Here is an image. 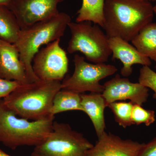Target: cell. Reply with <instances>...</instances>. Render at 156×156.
<instances>
[{
  "label": "cell",
  "mask_w": 156,
  "mask_h": 156,
  "mask_svg": "<svg viewBox=\"0 0 156 156\" xmlns=\"http://www.w3.org/2000/svg\"><path fill=\"white\" fill-rule=\"evenodd\" d=\"M71 37L68 45V53H83L88 61L105 63L112 54L109 38L97 24L90 21L71 22L68 24Z\"/></svg>",
  "instance_id": "5b68a950"
},
{
  "label": "cell",
  "mask_w": 156,
  "mask_h": 156,
  "mask_svg": "<svg viewBox=\"0 0 156 156\" xmlns=\"http://www.w3.org/2000/svg\"><path fill=\"white\" fill-rule=\"evenodd\" d=\"M62 89L60 81L39 80L21 85L2 101L17 116L37 121L53 116L50 109L54 96Z\"/></svg>",
  "instance_id": "7a4b0ae2"
},
{
  "label": "cell",
  "mask_w": 156,
  "mask_h": 156,
  "mask_svg": "<svg viewBox=\"0 0 156 156\" xmlns=\"http://www.w3.org/2000/svg\"><path fill=\"white\" fill-rule=\"evenodd\" d=\"M60 39L46 45L34 57L33 69L41 80L60 81L68 70L66 52L60 47Z\"/></svg>",
  "instance_id": "ba28073f"
},
{
  "label": "cell",
  "mask_w": 156,
  "mask_h": 156,
  "mask_svg": "<svg viewBox=\"0 0 156 156\" xmlns=\"http://www.w3.org/2000/svg\"><path fill=\"white\" fill-rule=\"evenodd\" d=\"M146 1H149V2H150V1H155V0H146Z\"/></svg>",
  "instance_id": "4316f807"
},
{
  "label": "cell",
  "mask_w": 156,
  "mask_h": 156,
  "mask_svg": "<svg viewBox=\"0 0 156 156\" xmlns=\"http://www.w3.org/2000/svg\"><path fill=\"white\" fill-rule=\"evenodd\" d=\"M73 110L83 112L80 93L61 89L54 96L50 115L54 116L59 113Z\"/></svg>",
  "instance_id": "e0dca14e"
},
{
  "label": "cell",
  "mask_w": 156,
  "mask_h": 156,
  "mask_svg": "<svg viewBox=\"0 0 156 156\" xmlns=\"http://www.w3.org/2000/svg\"><path fill=\"white\" fill-rule=\"evenodd\" d=\"M144 144L105 131L86 156H137Z\"/></svg>",
  "instance_id": "8fae6325"
},
{
  "label": "cell",
  "mask_w": 156,
  "mask_h": 156,
  "mask_svg": "<svg viewBox=\"0 0 156 156\" xmlns=\"http://www.w3.org/2000/svg\"><path fill=\"white\" fill-rule=\"evenodd\" d=\"M134 104L131 101H115L108 106L114 115L115 121L120 126L126 128L133 125L131 115Z\"/></svg>",
  "instance_id": "d6986e66"
},
{
  "label": "cell",
  "mask_w": 156,
  "mask_h": 156,
  "mask_svg": "<svg viewBox=\"0 0 156 156\" xmlns=\"http://www.w3.org/2000/svg\"><path fill=\"white\" fill-rule=\"evenodd\" d=\"M12 0H0V5L8 7Z\"/></svg>",
  "instance_id": "cb8c5ba5"
},
{
  "label": "cell",
  "mask_w": 156,
  "mask_h": 156,
  "mask_svg": "<svg viewBox=\"0 0 156 156\" xmlns=\"http://www.w3.org/2000/svg\"><path fill=\"white\" fill-rule=\"evenodd\" d=\"M155 4L153 6V11L154 14L156 15V0H155Z\"/></svg>",
  "instance_id": "484cf974"
},
{
  "label": "cell",
  "mask_w": 156,
  "mask_h": 156,
  "mask_svg": "<svg viewBox=\"0 0 156 156\" xmlns=\"http://www.w3.org/2000/svg\"><path fill=\"white\" fill-rule=\"evenodd\" d=\"M131 42L140 53L156 61V23L146 25Z\"/></svg>",
  "instance_id": "9a60e30c"
},
{
  "label": "cell",
  "mask_w": 156,
  "mask_h": 156,
  "mask_svg": "<svg viewBox=\"0 0 156 156\" xmlns=\"http://www.w3.org/2000/svg\"><path fill=\"white\" fill-rule=\"evenodd\" d=\"M81 96L83 112L92 121L98 138L105 132L106 128L104 115L105 109L107 107L105 100L100 93H81Z\"/></svg>",
  "instance_id": "5bb4252c"
},
{
  "label": "cell",
  "mask_w": 156,
  "mask_h": 156,
  "mask_svg": "<svg viewBox=\"0 0 156 156\" xmlns=\"http://www.w3.org/2000/svg\"><path fill=\"white\" fill-rule=\"evenodd\" d=\"M139 83L154 92L153 98L156 101V72L150 66H143L140 70Z\"/></svg>",
  "instance_id": "44dd1931"
},
{
  "label": "cell",
  "mask_w": 156,
  "mask_h": 156,
  "mask_svg": "<svg viewBox=\"0 0 156 156\" xmlns=\"http://www.w3.org/2000/svg\"><path fill=\"white\" fill-rule=\"evenodd\" d=\"M21 85L18 81L9 80L0 77V98L7 97Z\"/></svg>",
  "instance_id": "7402d4cb"
},
{
  "label": "cell",
  "mask_w": 156,
  "mask_h": 156,
  "mask_svg": "<svg viewBox=\"0 0 156 156\" xmlns=\"http://www.w3.org/2000/svg\"><path fill=\"white\" fill-rule=\"evenodd\" d=\"M93 145L69 125L54 122L53 129L41 144L34 147L31 156H86Z\"/></svg>",
  "instance_id": "8992f818"
},
{
  "label": "cell",
  "mask_w": 156,
  "mask_h": 156,
  "mask_svg": "<svg viewBox=\"0 0 156 156\" xmlns=\"http://www.w3.org/2000/svg\"><path fill=\"white\" fill-rule=\"evenodd\" d=\"M73 62V73L63 80L62 89L80 94L85 92L102 93L104 87L99 81L114 74L118 71L117 68L112 65L89 63L84 57L78 54L74 56Z\"/></svg>",
  "instance_id": "52a82bcc"
},
{
  "label": "cell",
  "mask_w": 156,
  "mask_h": 156,
  "mask_svg": "<svg viewBox=\"0 0 156 156\" xmlns=\"http://www.w3.org/2000/svg\"><path fill=\"white\" fill-rule=\"evenodd\" d=\"M137 156H156V136L144 144Z\"/></svg>",
  "instance_id": "603a6c76"
},
{
  "label": "cell",
  "mask_w": 156,
  "mask_h": 156,
  "mask_svg": "<svg viewBox=\"0 0 156 156\" xmlns=\"http://www.w3.org/2000/svg\"><path fill=\"white\" fill-rule=\"evenodd\" d=\"M0 156H11L9 155L7 153H6L5 152L3 151L2 150L0 149Z\"/></svg>",
  "instance_id": "d4e9b609"
},
{
  "label": "cell",
  "mask_w": 156,
  "mask_h": 156,
  "mask_svg": "<svg viewBox=\"0 0 156 156\" xmlns=\"http://www.w3.org/2000/svg\"><path fill=\"white\" fill-rule=\"evenodd\" d=\"M0 77L17 81L22 85L30 83L24 65L14 44L0 39Z\"/></svg>",
  "instance_id": "7c38bea8"
},
{
  "label": "cell",
  "mask_w": 156,
  "mask_h": 156,
  "mask_svg": "<svg viewBox=\"0 0 156 156\" xmlns=\"http://www.w3.org/2000/svg\"><path fill=\"white\" fill-rule=\"evenodd\" d=\"M71 22V19L69 14L59 12L51 19L21 29L18 40L14 44L19 51L20 58L25 66L30 83L41 80L34 72V57L43 45H47L63 36Z\"/></svg>",
  "instance_id": "3957f363"
},
{
  "label": "cell",
  "mask_w": 156,
  "mask_h": 156,
  "mask_svg": "<svg viewBox=\"0 0 156 156\" xmlns=\"http://www.w3.org/2000/svg\"><path fill=\"white\" fill-rule=\"evenodd\" d=\"M21 30L14 13L7 6L0 5V39L15 44Z\"/></svg>",
  "instance_id": "2e32d148"
},
{
  "label": "cell",
  "mask_w": 156,
  "mask_h": 156,
  "mask_svg": "<svg viewBox=\"0 0 156 156\" xmlns=\"http://www.w3.org/2000/svg\"><path fill=\"white\" fill-rule=\"evenodd\" d=\"M104 87L102 95L107 107L112 102L126 100L142 105L147 101L149 95L147 87L139 83H131L128 78H121L119 74L106 82Z\"/></svg>",
  "instance_id": "30bf717a"
},
{
  "label": "cell",
  "mask_w": 156,
  "mask_h": 156,
  "mask_svg": "<svg viewBox=\"0 0 156 156\" xmlns=\"http://www.w3.org/2000/svg\"><path fill=\"white\" fill-rule=\"evenodd\" d=\"M109 44L112 53V59H119L123 63L121 73L123 77H127L132 74L133 65L148 66L151 65L149 58L140 53L127 41L118 37L109 38Z\"/></svg>",
  "instance_id": "4fadbf2b"
},
{
  "label": "cell",
  "mask_w": 156,
  "mask_h": 156,
  "mask_svg": "<svg viewBox=\"0 0 156 156\" xmlns=\"http://www.w3.org/2000/svg\"><path fill=\"white\" fill-rule=\"evenodd\" d=\"M153 6L146 0H105L102 28L109 38L128 42L144 27L152 22Z\"/></svg>",
  "instance_id": "6da1fadb"
},
{
  "label": "cell",
  "mask_w": 156,
  "mask_h": 156,
  "mask_svg": "<svg viewBox=\"0 0 156 156\" xmlns=\"http://www.w3.org/2000/svg\"><path fill=\"white\" fill-rule=\"evenodd\" d=\"M54 116L30 121L18 118L0 101V142L14 150L23 146H37L53 129Z\"/></svg>",
  "instance_id": "277c9868"
},
{
  "label": "cell",
  "mask_w": 156,
  "mask_h": 156,
  "mask_svg": "<svg viewBox=\"0 0 156 156\" xmlns=\"http://www.w3.org/2000/svg\"><path fill=\"white\" fill-rule=\"evenodd\" d=\"M155 69H156V66H155Z\"/></svg>",
  "instance_id": "83f0119b"
},
{
  "label": "cell",
  "mask_w": 156,
  "mask_h": 156,
  "mask_svg": "<svg viewBox=\"0 0 156 156\" xmlns=\"http://www.w3.org/2000/svg\"><path fill=\"white\" fill-rule=\"evenodd\" d=\"M105 0H83L82 6L77 12L76 22L90 21L102 27L103 9Z\"/></svg>",
  "instance_id": "ac0fdd59"
},
{
  "label": "cell",
  "mask_w": 156,
  "mask_h": 156,
  "mask_svg": "<svg viewBox=\"0 0 156 156\" xmlns=\"http://www.w3.org/2000/svg\"><path fill=\"white\" fill-rule=\"evenodd\" d=\"M64 0H12L8 6L21 29L51 19L59 12L58 5Z\"/></svg>",
  "instance_id": "9c48e42d"
},
{
  "label": "cell",
  "mask_w": 156,
  "mask_h": 156,
  "mask_svg": "<svg viewBox=\"0 0 156 156\" xmlns=\"http://www.w3.org/2000/svg\"><path fill=\"white\" fill-rule=\"evenodd\" d=\"M133 125L136 126L144 124L146 126H149L155 121V112L151 110L145 109L142 105L134 104L131 115Z\"/></svg>",
  "instance_id": "ffe728a7"
}]
</instances>
